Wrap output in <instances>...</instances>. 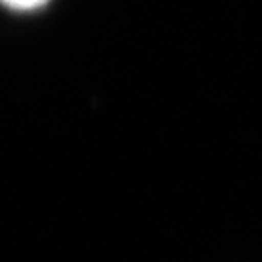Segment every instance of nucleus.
<instances>
[{
  "label": "nucleus",
  "mask_w": 262,
  "mask_h": 262,
  "mask_svg": "<svg viewBox=\"0 0 262 262\" xmlns=\"http://www.w3.org/2000/svg\"><path fill=\"white\" fill-rule=\"evenodd\" d=\"M0 2H4L6 6H12V8L29 10V8H37L41 4H45L47 0H0Z\"/></svg>",
  "instance_id": "nucleus-1"
}]
</instances>
